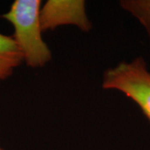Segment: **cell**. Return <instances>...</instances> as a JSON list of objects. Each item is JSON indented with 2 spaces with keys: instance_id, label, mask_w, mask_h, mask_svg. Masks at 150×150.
Instances as JSON below:
<instances>
[{
  "instance_id": "obj_3",
  "label": "cell",
  "mask_w": 150,
  "mask_h": 150,
  "mask_svg": "<svg viewBox=\"0 0 150 150\" xmlns=\"http://www.w3.org/2000/svg\"><path fill=\"white\" fill-rule=\"evenodd\" d=\"M43 32L53 31L61 26H74L83 33L90 32L93 25L83 0H48L40 8Z\"/></svg>"
},
{
  "instance_id": "obj_4",
  "label": "cell",
  "mask_w": 150,
  "mask_h": 150,
  "mask_svg": "<svg viewBox=\"0 0 150 150\" xmlns=\"http://www.w3.org/2000/svg\"><path fill=\"white\" fill-rule=\"evenodd\" d=\"M23 63L22 54L13 37L0 33V83L10 78Z\"/></svg>"
},
{
  "instance_id": "obj_1",
  "label": "cell",
  "mask_w": 150,
  "mask_h": 150,
  "mask_svg": "<svg viewBox=\"0 0 150 150\" xmlns=\"http://www.w3.org/2000/svg\"><path fill=\"white\" fill-rule=\"evenodd\" d=\"M41 6V0H15L8 11L0 16L12 24V37L21 53L23 64L32 69L43 68L53 58L51 49L43 40Z\"/></svg>"
},
{
  "instance_id": "obj_6",
  "label": "cell",
  "mask_w": 150,
  "mask_h": 150,
  "mask_svg": "<svg viewBox=\"0 0 150 150\" xmlns=\"http://www.w3.org/2000/svg\"><path fill=\"white\" fill-rule=\"evenodd\" d=\"M0 150H4V149H2V148L0 147Z\"/></svg>"
},
{
  "instance_id": "obj_5",
  "label": "cell",
  "mask_w": 150,
  "mask_h": 150,
  "mask_svg": "<svg viewBox=\"0 0 150 150\" xmlns=\"http://www.w3.org/2000/svg\"><path fill=\"white\" fill-rule=\"evenodd\" d=\"M119 5L143 26L150 39V0H121Z\"/></svg>"
},
{
  "instance_id": "obj_2",
  "label": "cell",
  "mask_w": 150,
  "mask_h": 150,
  "mask_svg": "<svg viewBox=\"0 0 150 150\" xmlns=\"http://www.w3.org/2000/svg\"><path fill=\"white\" fill-rule=\"evenodd\" d=\"M102 88L122 93L135 103L150 123V71L143 57L123 61L105 70Z\"/></svg>"
}]
</instances>
